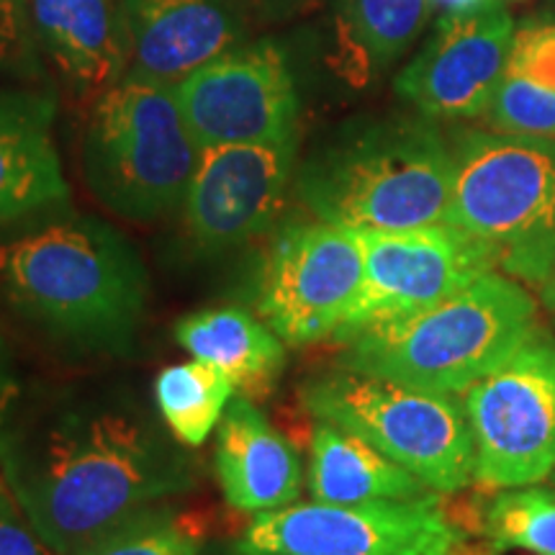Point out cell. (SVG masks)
Masks as SVG:
<instances>
[{"instance_id": "6da1fadb", "label": "cell", "mask_w": 555, "mask_h": 555, "mask_svg": "<svg viewBox=\"0 0 555 555\" xmlns=\"http://www.w3.org/2000/svg\"><path fill=\"white\" fill-rule=\"evenodd\" d=\"M0 466L21 512L57 555H75L198 481L165 422L119 397L67 399L9 427Z\"/></svg>"}, {"instance_id": "7a4b0ae2", "label": "cell", "mask_w": 555, "mask_h": 555, "mask_svg": "<svg viewBox=\"0 0 555 555\" xmlns=\"http://www.w3.org/2000/svg\"><path fill=\"white\" fill-rule=\"evenodd\" d=\"M0 296L52 337L119 352L147 311L150 275L121 232L73 214L0 245Z\"/></svg>"}, {"instance_id": "3957f363", "label": "cell", "mask_w": 555, "mask_h": 555, "mask_svg": "<svg viewBox=\"0 0 555 555\" xmlns=\"http://www.w3.org/2000/svg\"><path fill=\"white\" fill-rule=\"evenodd\" d=\"M294 185L317 219L350 232L448 224L453 147L425 116L367 121L304 159Z\"/></svg>"}, {"instance_id": "277c9868", "label": "cell", "mask_w": 555, "mask_h": 555, "mask_svg": "<svg viewBox=\"0 0 555 555\" xmlns=\"http://www.w3.org/2000/svg\"><path fill=\"white\" fill-rule=\"evenodd\" d=\"M535 335L538 304L522 283L491 270L420 314L347 339L343 367L463 397Z\"/></svg>"}, {"instance_id": "5b68a950", "label": "cell", "mask_w": 555, "mask_h": 555, "mask_svg": "<svg viewBox=\"0 0 555 555\" xmlns=\"http://www.w3.org/2000/svg\"><path fill=\"white\" fill-rule=\"evenodd\" d=\"M201 152L176 88L127 73L90 111L82 176L116 217L157 221L185 204Z\"/></svg>"}, {"instance_id": "8992f818", "label": "cell", "mask_w": 555, "mask_h": 555, "mask_svg": "<svg viewBox=\"0 0 555 555\" xmlns=\"http://www.w3.org/2000/svg\"><path fill=\"white\" fill-rule=\"evenodd\" d=\"M448 224L483 242L502 273L543 286L555 268V137L457 139Z\"/></svg>"}, {"instance_id": "52a82bcc", "label": "cell", "mask_w": 555, "mask_h": 555, "mask_svg": "<svg viewBox=\"0 0 555 555\" xmlns=\"http://www.w3.org/2000/svg\"><path fill=\"white\" fill-rule=\"evenodd\" d=\"M301 401L317 422L358 435L437 494H455L474 483L466 406L450 393L339 367L307 380Z\"/></svg>"}, {"instance_id": "ba28073f", "label": "cell", "mask_w": 555, "mask_h": 555, "mask_svg": "<svg viewBox=\"0 0 555 555\" xmlns=\"http://www.w3.org/2000/svg\"><path fill=\"white\" fill-rule=\"evenodd\" d=\"M474 483L499 491L555 470V343L535 335L463 393Z\"/></svg>"}, {"instance_id": "9c48e42d", "label": "cell", "mask_w": 555, "mask_h": 555, "mask_svg": "<svg viewBox=\"0 0 555 555\" xmlns=\"http://www.w3.org/2000/svg\"><path fill=\"white\" fill-rule=\"evenodd\" d=\"M358 234L327 221H291L260 268V319L291 347L335 339L363 288Z\"/></svg>"}, {"instance_id": "30bf717a", "label": "cell", "mask_w": 555, "mask_h": 555, "mask_svg": "<svg viewBox=\"0 0 555 555\" xmlns=\"http://www.w3.org/2000/svg\"><path fill=\"white\" fill-rule=\"evenodd\" d=\"M463 532L437 496L416 502L288 504L258 512L237 555H437Z\"/></svg>"}, {"instance_id": "8fae6325", "label": "cell", "mask_w": 555, "mask_h": 555, "mask_svg": "<svg viewBox=\"0 0 555 555\" xmlns=\"http://www.w3.org/2000/svg\"><path fill=\"white\" fill-rule=\"evenodd\" d=\"M356 234L365 262L363 288L337 332V343L378 324L420 314L499 270L483 242L450 224Z\"/></svg>"}, {"instance_id": "7c38bea8", "label": "cell", "mask_w": 555, "mask_h": 555, "mask_svg": "<svg viewBox=\"0 0 555 555\" xmlns=\"http://www.w3.org/2000/svg\"><path fill=\"white\" fill-rule=\"evenodd\" d=\"M201 150L301 134V99L288 54L273 41L237 44L176 86Z\"/></svg>"}, {"instance_id": "4fadbf2b", "label": "cell", "mask_w": 555, "mask_h": 555, "mask_svg": "<svg viewBox=\"0 0 555 555\" xmlns=\"http://www.w3.org/2000/svg\"><path fill=\"white\" fill-rule=\"evenodd\" d=\"M298 139L301 134L201 152L183 204L193 245L224 253L275 224L296 180Z\"/></svg>"}, {"instance_id": "5bb4252c", "label": "cell", "mask_w": 555, "mask_h": 555, "mask_svg": "<svg viewBox=\"0 0 555 555\" xmlns=\"http://www.w3.org/2000/svg\"><path fill=\"white\" fill-rule=\"evenodd\" d=\"M512 44L515 21L502 0L446 13L393 88L425 119L483 116L509 65Z\"/></svg>"}, {"instance_id": "9a60e30c", "label": "cell", "mask_w": 555, "mask_h": 555, "mask_svg": "<svg viewBox=\"0 0 555 555\" xmlns=\"http://www.w3.org/2000/svg\"><path fill=\"white\" fill-rule=\"evenodd\" d=\"M129 73L176 88L193 69L240 44L237 0H119Z\"/></svg>"}, {"instance_id": "2e32d148", "label": "cell", "mask_w": 555, "mask_h": 555, "mask_svg": "<svg viewBox=\"0 0 555 555\" xmlns=\"http://www.w3.org/2000/svg\"><path fill=\"white\" fill-rule=\"evenodd\" d=\"M50 90L0 88V229L67 206Z\"/></svg>"}, {"instance_id": "e0dca14e", "label": "cell", "mask_w": 555, "mask_h": 555, "mask_svg": "<svg viewBox=\"0 0 555 555\" xmlns=\"http://www.w3.org/2000/svg\"><path fill=\"white\" fill-rule=\"evenodd\" d=\"M217 476L229 506L270 512L296 504L304 468L296 448L247 397H232L219 422Z\"/></svg>"}, {"instance_id": "ac0fdd59", "label": "cell", "mask_w": 555, "mask_h": 555, "mask_svg": "<svg viewBox=\"0 0 555 555\" xmlns=\"http://www.w3.org/2000/svg\"><path fill=\"white\" fill-rule=\"evenodd\" d=\"M34 31L78 93H103L129 73V41L116 0H31Z\"/></svg>"}, {"instance_id": "d6986e66", "label": "cell", "mask_w": 555, "mask_h": 555, "mask_svg": "<svg viewBox=\"0 0 555 555\" xmlns=\"http://www.w3.org/2000/svg\"><path fill=\"white\" fill-rule=\"evenodd\" d=\"M176 339L196 360L219 367L247 399L268 397L286 367V343L245 309L196 311L176 324Z\"/></svg>"}, {"instance_id": "ffe728a7", "label": "cell", "mask_w": 555, "mask_h": 555, "mask_svg": "<svg viewBox=\"0 0 555 555\" xmlns=\"http://www.w3.org/2000/svg\"><path fill=\"white\" fill-rule=\"evenodd\" d=\"M309 491L314 502L324 504L416 502L437 496V491L391 457L330 422H317L311 435Z\"/></svg>"}, {"instance_id": "44dd1931", "label": "cell", "mask_w": 555, "mask_h": 555, "mask_svg": "<svg viewBox=\"0 0 555 555\" xmlns=\"http://www.w3.org/2000/svg\"><path fill=\"white\" fill-rule=\"evenodd\" d=\"M429 9V0H337V73L356 86L378 78L420 37Z\"/></svg>"}, {"instance_id": "7402d4cb", "label": "cell", "mask_w": 555, "mask_h": 555, "mask_svg": "<svg viewBox=\"0 0 555 555\" xmlns=\"http://www.w3.org/2000/svg\"><path fill=\"white\" fill-rule=\"evenodd\" d=\"M234 386L219 367L193 358L165 367L155 380V401L165 427L185 448H201L219 425Z\"/></svg>"}, {"instance_id": "603a6c76", "label": "cell", "mask_w": 555, "mask_h": 555, "mask_svg": "<svg viewBox=\"0 0 555 555\" xmlns=\"http://www.w3.org/2000/svg\"><path fill=\"white\" fill-rule=\"evenodd\" d=\"M481 530L496 553L555 555V489L538 483L499 489L486 506Z\"/></svg>"}, {"instance_id": "cb8c5ba5", "label": "cell", "mask_w": 555, "mask_h": 555, "mask_svg": "<svg viewBox=\"0 0 555 555\" xmlns=\"http://www.w3.org/2000/svg\"><path fill=\"white\" fill-rule=\"evenodd\" d=\"M201 535L165 506H150L75 555H198Z\"/></svg>"}, {"instance_id": "d4e9b609", "label": "cell", "mask_w": 555, "mask_h": 555, "mask_svg": "<svg viewBox=\"0 0 555 555\" xmlns=\"http://www.w3.org/2000/svg\"><path fill=\"white\" fill-rule=\"evenodd\" d=\"M483 116L504 134L555 137V88L506 65Z\"/></svg>"}, {"instance_id": "484cf974", "label": "cell", "mask_w": 555, "mask_h": 555, "mask_svg": "<svg viewBox=\"0 0 555 555\" xmlns=\"http://www.w3.org/2000/svg\"><path fill=\"white\" fill-rule=\"evenodd\" d=\"M31 0H0V75L34 78L41 73Z\"/></svg>"}, {"instance_id": "4316f807", "label": "cell", "mask_w": 555, "mask_h": 555, "mask_svg": "<svg viewBox=\"0 0 555 555\" xmlns=\"http://www.w3.org/2000/svg\"><path fill=\"white\" fill-rule=\"evenodd\" d=\"M509 67L555 88V26H535L515 34Z\"/></svg>"}, {"instance_id": "83f0119b", "label": "cell", "mask_w": 555, "mask_h": 555, "mask_svg": "<svg viewBox=\"0 0 555 555\" xmlns=\"http://www.w3.org/2000/svg\"><path fill=\"white\" fill-rule=\"evenodd\" d=\"M0 555H57L34 530L13 494L0 496Z\"/></svg>"}, {"instance_id": "f1b7e54d", "label": "cell", "mask_w": 555, "mask_h": 555, "mask_svg": "<svg viewBox=\"0 0 555 555\" xmlns=\"http://www.w3.org/2000/svg\"><path fill=\"white\" fill-rule=\"evenodd\" d=\"M13 397H16V386L13 380L0 371V457H3V446H5V435H9L11 427V406H13ZM11 494L9 483H5L3 476V466H0V496Z\"/></svg>"}, {"instance_id": "f546056e", "label": "cell", "mask_w": 555, "mask_h": 555, "mask_svg": "<svg viewBox=\"0 0 555 555\" xmlns=\"http://www.w3.org/2000/svg\"><path fill=\"white\" fill-rule=\"evenodd\" d=\"M437 555H502L496 553L489 543H468V540H455L453 545H448L446 551Z\"/></svg>"}, {"instance_id": "4dcf8cb0", "label": "cell", "mask_w": 555, "mask_h": 555, "mask_svg": "<svg viewBox=\"0 0 555 555\" xmlns=\"http://www.w3.org/2000/svg\"><path fill=\"white\" fill-rule=\"evenodd\" d=\"M540 301H543V307L551 319L555 322V268L551 270V275L545 278V283L540 286Z\"/></svg>"}, {"instance_id": "1f68e13d", "label": "cell", "mask_w": 555, "mask_h": 555, "mask_svg": "<svg viewBox=\"0 0 555 555\" xmlns=\"http://www.w3.org/2000/svg\"><path fill=\"white\" fill-rule=\"evenodd\" d=\"M433 5H440V9H446L448 13L453 11H466V9H474L478 3H486V0H429Z\"/></svg>"}, {"instance_id": "d6a6232c", "label": "cell", "mask_w": 555, "mask_h": 555, "mask_svg": "<svg viewBox=\"0 0 555 555\" xmlns=\"http://www.w3.org/2000/svg\"><path fill=\"white\" fill-rule=\"evenodd\" d=\"M198 555H219V553H214V551H206V553H204V551H201ZM234 555H237V553H234Z\"/></svg>"}, {"instance_id": "836d02e7", "label": "cell", "mask_w": 555, "mask_h": 555, "mask_svg": "<svg viewBox=\"0 0 555 555\" xmlns=\"http://www.w3.org/2000/svg\"><path fill=\"white\" fill-rule=\"evenodd\" d=\"M551 478H553V489H555V470H553V476H551Z\"/></svg>"}]
</instances>
